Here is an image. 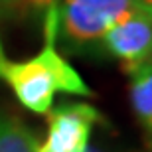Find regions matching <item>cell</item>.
<instances>
[{
  "mask_svg": "<svg viewBox=\"0 0 152 152\" xmlns=\"http://www.w3.org/2000/svg\"><path fill=\"white\" fill-rule=\"evenodd\" d=\"M0 81L12 89L24 109L36 115H48L53 97L61 91L67 95L91 97L93 89L57 51V6L44 12V45L30 59H10L0 38Z\"/></svg>",
  "mask_w": 152,
  "mask_h": 152,
  "instance_id": "obj_1",
  "label": "cell"
},
{
  "mask_svg": "<svg viewBox=\"0 0 152 152\" xmlns=\"http://www.w3.org/2000/svg\"><path fill=\"white\" fill-rule=\"evenodd\" d=\"M138 0H63L57 6V39L69 51H97L101 38Z\"/></svg>",
  "mask_w": 152,
  "mask_h": 152,
  "instance_id": "obj_2",
  "label": "cell"
},
{
  "mask_svg": "<svg viewBox=\"0 0 152 152\" xmlns=\"http://www.w3.org/2000/svg\"><path fill=\"white\" fill-rule=\"evenodd\" d=\"M99 50L121 61L126 73L152 59V6L136 2L101 38Z\"/></svg>",
  "mask_w": 152,
  "mask_h": 152,
  "instance_id": "obj_3",
  "label": "cell"
},
{
  "mask_svg": "<svg viewBox=\"0 0 152 152\" xmlns=\"http://www.w3.org/2000/svg\"><path fill=\"white\" fill-rule=\"evenodd\" d=\"M97 124H107L99 109L87 103H63L48 113V134L36 152H87Z\"/></svg>",
  "mask_w": 152,
  "mask_h": 152,
  "instance_id": "obj_4",
  "label": "cell"
},
{
  "mask_svg": "<svg viewBox=\"0 0 152 152\" xmlns=\"http://www.w3.org/2000/svg\"><path fill=\"white\" fill-rule=\"evenodd\" d=\"M130 107L142 126L146 142L152 150V59L129 71Z\"/></svg>",
  "mask_w": 152,
  "mask_h": 152,
  "instance_id": "obj_5",
  "label": "cell"
},
{
  "mask_svg": "<svg viewBox=\"0 0 152 152\" xmlns=\"http://www.w3.org/2000/svg\"><path fill=\"white\" fill-rule=\"evenodd\" d=\"M34 132L16 115L0 111V152H36Z\"/></svg>",
  "mask_w": 152,
  "mask_h": 152,
  "instance_id": "obj_6",
  "label": "cell"
},
{
  "mask_svg": "<svg viewBox=\"0 0 152 152\" xmlns=\"http://www.w3.org/2000/svg\"><path fill=\"white\" fill-rule=\"evenodd\" d=\"M53 4V0H0V16H24L44 10Z\"/></svg>",
  "mask_w": 152,
  "mask_h": 152,
  "instance_id": "obj_7",
  "label": "cell"
},
{
  "mask_svg": "<svg viewBox=\"0 0 152 152\" xmlns=\"http://www.w3.org/2000/svg\"><path fill=\"white\" fill-rule=\"evenodd\" d=\"M87 152H105V150H101V148H87Z\"/></svg>",
  "mask_w": 152,
  "mask_h": 152,
  "instance_id": "obj_8",
  "label": "cell"
}]
</instances>
